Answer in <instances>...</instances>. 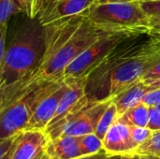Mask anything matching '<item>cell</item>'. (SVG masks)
Listing matches in <instances>:
<instances>
[{
	"label": "cell",
	"mask_w": 160,
	"mask_h": 159,
	"mask_svg": "<svg viewBox=\"0 0 160 159\" xmlns=\"http://www.w3.org/2000/svg\"><path fill=\"white\" fill-rule=\"evenodd\" d=\"M44 51V27L38 19H29L14 31L0 63V110L22 89L38 66Z\"/></svg>",
	"instance_id": "1"
},
{
	"label": "cell",
	"mask_w": 160,
	"mask_h": 159,
	"mask_svg": "<svg viewBox=\"0 0 160 159\" xmlns=\"http://www.w3.org/2000/svg\"><path fill=\"white\" fill-rule=\"evenodd\" d=\"M154 35V34H153ZM160 59V37L154 35L150 41L134 56L118 67L105 81L85 94L89 102L112 99L122 90L142 80Z\"/></svg>",
	"instance_id": "2"
},
{
	"label": "cell",
	"mask_w": 160,
	"mask_h": 159,
	"mask_svg": "<svg viewBox=\"0 0 160 159\" xmlns=\"http://www.w3.org/2000/svg\"><path fill=\"white\" fill-rule=\"evenodd\" d=\"M109 33L115 32L106 31L96 26L89 20L87 15L79 28L74 32L69 39L53 54V56L50 58L46 63L38 66L33 71V73L24 82L22 89L9 102H11L22 91H23L33 82L38 81H54L63 78L66 67L80 53L90 47L99 37Z\"/></svg>",
	"instance_id": "3"
},
{
	"label": "cell",
	"mask_w": 160,
	"mask_h": 159,
	"mask_svg": "<svg viewBox=\"0 0 160 159\" xmlns=\"http://www.w3.org/2000/svg\"><path fill=\"white\" fill-rule=\"evenodd\" d=\"M89 20L98 27L111 32L151 33V21L140 0L95 3L87 9Z\"/></svg>",
	"instance_id": "4"
},
{
	"label": "cell",
	"mask_w": 160,
	"mask_h": 159,
	"mask_svg": "<svg viewBox=\"0 0 160 159\" xmlns=\"http://www.w3.org/2000/svg\"><path fill=\"white\" fill-rule=\"evenodd\" d=\"M64 81H38L22 91L4 109L0 110V141L26 129L38 103Z\"/></svg>",
	"instance_id": "5"
},
{
	"label": "cell",
	"mask_w": 160,
	"mask_h": 159,
	"mask_svg": "<svg viewBox=\"0 0 160 159\" xmlns=\"http://www.w3.org/2000/svg\"><path fill=\"white\" fill-rule=\"evenodd\" d=\"M112 103V99L100 102H89L84 96L77 106L63 119L46 128L50 139L60 136H83L95 133L98 124Z\"/></svg>",
	"instance_id": "6"
},
{
	"label": "cell",
	"mask_w": 160,
	"mask_h": 159,
	"mask_svg": "<svg viewBox=\"0 0 160 159\" xmlns=\"http://www.w3.org/2000/svg\"><path fill=\"white\" fill-rule=\"evenodd\" d=\"M153 36L152 33H131L125 37L86 77L85 94L100 84L118 67L138 53Z\"/></svg>",
	"instance_id": "7"
},
{
	"label": "cell",
	"mask_w": 160,
	"mask_h": 159,
	"mask_svg": "<svg viewBox=\"0 0 160 159\" xmlns=\"http://www.w3.org/2000/svg\"><path fill=\"white\" fill-rule=\"evenodd\" d=\"M128 34L115 32L99 37L90 47L80 53L65 69V78H86L107 54Z\"/></svg>",
	"instance_id": "8"
},
{
	"label": "cell",
	"mask_w": 160,
	"mask_h": 159,
	"mask_svg": "<svg viewBox=\"0 0 160 159\" xmlns=\"http://www.w3.org/2000/svg\"><path fill=\"white\" fill-rule=\"evenodd\" d=\"M96 0H39V12L37 17L44 26L63 18L86 11Z\"/></svg>",
	"instance_id": "9"
},
{
	"label": "cell",
	"mask_w": 160,
	"mask_h": 159,
	"mask_svg": "<svg viewBox=\"0 0 160 159\" xmlns=\"http://www.w3.org/2000/svg\"><path fill=\"white\" fill-rule=\"evenodd\" d=\"M50 138L45 130L24 129L15 135L13 144L7 153L8 159H34L46 147Z\"/></svg>",
	"instance_id": "10"
},
{
	"label": "cell",
	"mask_w": 160,
	"mask_h": 159,
	"mask_svg": "<svg viewBox=\"0 0 160 159\" xmlns=\"http://www.w3.org/2000/svg\"><path fill=\"white\" fill-rule=\"evenodd\" d=\"M102 141L103 149L111 156L136 155L139 147L131 136L130 127L118 120L110 127Z\"/></svg>",
	"instance_id": "11"
},
{
	"label": "cell",
	"mask_w": 160,
	"mask_h": 159,
	"mask_svg": "<svg viewBox=\"0 0 160 159\" xmlns=\"http://www.w3.org/2000/svg\"><path fill=\"white\" fill-rule=\"evenodd\" d=\"M68 89V82L64 78L63 82L52 92L47 95L38 105L32 114L26 129L46 130L48 125L53 118L59 103Z\"/></svg>",
	"instance_id": "12"
},
{
	"label": "cell",
	"mask_w": 160,
	"mask_h": 159,
	"mask_svg": "<svg viewBox=\"0 0 160 159\" xmlns=\"http://www.w3.org/2000/svg\"><path fill=\"white\" fill-rule=\"evenodd\" d=\"M150 91H152L151 87L142 80H139L115 95L112 100L117 108L118 117L128 109L142 103L146 94Z\"/></svg>",
	"instance_id": "13"
},
{
	"label": "cell",
	"mask_w": 160,
	"mask_h": 159,
	"mask_svg": "<svg viewBox=\"0 0 160 159\" xmlns=\"http://www.w3.org/2000/svg\"><path fill=\"white\" fill-rule=\"evenodd\" d=\"M45 151L53 159H75L82 157L77 136L67 135L50 139Z\"/></svg>",
	"instance_id": "14"
},
{
	"label": "cell",
	"mask_w": 160,
	"mask_h": 159,
	"mask_svg": "<svg viewBox=\"0 0 160 159\" xmlns=\"http://www.w3.org/2000/svg\"><path fill=\"white\" fill-rule=\"evenodd\" d=\"M117 120L129 127H147L149 121V106L142 102L137 106L128 109L119 116Z\"/></svg>",
	"instance_id": "15"
},
{
	"label": "cell",
	"mask_w": 160,
	"mask_h": 159,
	"mask_svg": "<svg viewBox=\"0 0 160 159\" xmlns=\"http://www.w3.org/2000/svg\"><path fill=\"white\" fill-rule=\"evenodd\" d=\"M79 143L82 157L95 155L103 150V141L96 133L80 136Z\"/></svg>",
	"instance_id": "16"
},
{
	"label": "cell",
	"mask_w": 160,
	"mask_h": 159,
	"mask_svg": "<svg viewBox=\"0 0 160 159\" xmlns=\"http://www.w3.org/2000/svg\"><path fill=\"white\" fill-rule=\"evenodd\" d=\"M117 119H118L117 108L112 100V103L109 105V107L107 108V110L105 111V112L101 116L95 133L101 140H103L105 135L107 134L108 130L110 129V127L116 122Z\"/></svg>",
	"instance_id": "17"
},
{
	"label": "cell",
	"mask_w": 160,
	"mask_h": 159,
	"mask_svg": "<svg viewBox=\"0 0 160 159\" xmlns=\"http://www.w3.org/2000/svg\"><path fill=\"white\" fill-rule=\"evenodd\" d=\"M135 154L139 156L160 157V130L153 131L151 137L137 148Z\"/></svg>",
	"instance_id": "18"
},
{
	"label": "cell",
	"mask_w": 160,
	"mask_h": 159,
	"mask_svg": "<svg viewBox=\"0 0 160 159\" xmlns=\"http://www.w3.org/2000/svg\"><path fill=\"white\" fill-rule=\"evenodd\" d=\"M19 12H22V9L16 0H0V26L8 25V19Z\"/></svg>",
	"instance_id": "19"
},
{
	"label": "cell",
	"mask_w": 160,
	"mask_h": 159,
	"mask_svg": "<svg viewBox=\"0 0 160 159\" xmlns=\"http://www.w3.org/2000/svg\"><path fill=\"white\" fill-rule=\"evenodd\" d=\"M16 2L28 19H37L39 12V0H16Z\"/></svg>",
	"instance_id": "20"
},
{
	"label": "cell",
	"mask_w": 160,
	"mask_h": 159,
	"mask_svg": "<svg viewBox=\"0 0 160 159\" xmlns=\"http://www.w3.org/2000/svg\"><path fill=\"white\" fill-rule=\"evenodd\" d=\"M130 130L133 140L139 146L144 143L153 133V130H151L150 128L142 127H130Z\"/></svg>",
	"instance_id": "21"
},
{
	"label": "cell",
	"mask_w": 160,
	"mask_h": 159,
	"mask_svg": "<svg viewBox=\"0 0 160 159\" xmlns=\"http://www.w3.org/2000/svg\"><path fill=\"white\" fill-rule=\"evenodd\" d=\"M141 6L150 19L160 17V0L141 1Z\"/></svg>",
	"instance_id": "22"
},
{
	"label": "cell",
	"mask_w": 160,
	"mask_h": 159,
	"mask_svg": "<svg viewBox=\"0 0 160 159\" xmlns=\"http://www.w3.org/2000/svg\"><path fill=\"white\" fill-rule=\"evenodd\" d=\"M147 127L153 131L160 130V112L155 107H149V121Z\"/></svg>",
	"instance_id": "23"
},
{
	"label": "cell",
	"mask_w": 160,
	"mask_h": 159,
	"mask_svg": "<svg viewBox=\"0 0 160 159\" xmlns=\"http://www.w3.org/2000/svg\"><path fill=\"white\" fill-rule=\"evenodd\" d=\"M142 102L149 107L156 106L160 102V88L154 89L146 94Z\"/></svg>",
	"instance_id": "24"
},
{
	"label": "cell",
	"mask_w": 160,
	"mask_h": 159,
	"mask_svg": "<svg viewBox=\"0 0 160 159\" xmlns=\"http://www.w3.org/2000/svg\"><path fill=\"white\" fill-rule=\"evenodd\" d=\"M158 78H160V59L151 69H149L143 75L142 80L146 81V80H154V79H158Z\"/></svg>",
	"instance_id": "25"
},
{
	"label": "cell",
	"mask_w": 160,
	"mask_h": 159,
	"mask_svg": "<svg viewBox=\"0 0 160 159\" xmlns=\"http://www.w3.org/2000/svg\"><path fill=\"white\" fill-rule=\"evenodd\" d=\"M111 155L108 154L104 149L101 150L100 152L95 154V155H91V156H86V157H78V158L75 159H105L107 157H109Z\"/></svg>",
	"instance_id": "26"
},
{
	"label": "cell",
	"mask_w": 160,
	"mask_h": 159,
	"mask_svg": "<svg viewBox=\"0 0 160 159\" xmlns=\"http://www.w3.org/2000/svg\"><path fill=\"white\" fill-rule=\"evenodd\" d=\"M105 159H142V156H139V155H130V156L117 155V156H110L109 157Z\"/></svg>",
	"instance_id": "27"
},
{
	"label": "cell",
	"mask_w": 160,
	"mask_h": 159,
	"mask_svg": "<svg viewBox=\"0 0 160 159\" xmlns=\"http://www.w3.org/2000/svg\"><path fill=\"white\" fill-rule=\"evenodd\" d=\"M146 84H148L152 90L157 89V88H160V78L158 79H154V80H146L143 81Z\"/></svg>",
	"instance_id": "28"
},
{
	"label": "cell",
	"mask_w": 160,
	"mask_h": 159,
	"mask_svg": "<svg viewBox=\"0 0 160 159\" xmlns=\"http://www.w3.org/2000/svg\"><path fill=\"white\" fill-rule=\"evenodd\" d=\"M151 21V32L153 30H157L160 28V17L158 18H154V19H150Z\"/></svg>",
	"instance_id": "29"
},
{
	"label": "cell",
	"mask_w": 160,
	"mask_h": 159,
	"mask_svg": "<svg viewBox=\"0 0 160 159\" xmlns=\"http://www.w3.org/2000/svg\"><path fill=\"white\" fill-rule=\"evenodd\" d=\"M34 159H53V158H52L48 154H47V152L45 151V149L36 157V158H34Z\"/></svg>",
	"instance_id": "30"
},
{
	"label": "cell",
	"mask_w": 160,
	"mask_h": 159,
	"mask_svg": "<svg viewBox=\"0 0 160 159\" xmlns=\"http://www.w3.org/2000/svg\"><path fill=\"white\" fill-rule=\"evenodd\" d=\"M125 1H135V0H96V3H98V4H103V3H112V2H125Z\"/></svg>",
	"instance_id": "31"
},
{
	"label": "cell",
	"mask_w": 160,
	"mask_h": 159,
	"mask_svg": "<svg viewBox=\"0 0 160 159\" xmlns=\"http://www.w3.org/2000/svg\"><path fill=\"white\" fill-rule=\"evenodd\" d=\"M151 33L154 34V35H157V36H159L160 37V28L159 29H157V30H153Z\"/></svg>",
	"instance_id": "32"
},
{
	"label": "cell",
	"mask_w": 160,
	"mask_h": 159,
	"mask_svg": "<svg viewBox=\"0 0 160 159\" xmlns=\"http://www.w3.org/2000/svg\"><path fill=\"white\" fill-rule=\"evenodd\" d=\"M155 107H156V108H157V109H158V111L160 112V102L158 103V104H157V105H156Z\"/></svg>",
	"instance_id": "33"
},
{
	"label": "cell",
	"mask_w": 160,
	"mask_h": 159,
	"mask_svg": "<svg viewBox=\"0 0 160 159\" xmlns=\"http://www.w3.org/2000/svg\"><path fill=\"white\" fill-rule=\"evenodd\" d=\"M142 159H149V157H146V156H142Z\"/></svg>",
	"instance_id": "34"
},
{
	"label": "cell",
	"mask_w": 160,
	"mask_h": 159,
	"mask_svg": "<svg viewBox=\"0 0 160 159\" xmlns=\"http://www.w3.org/2000/svg\"><path fill=\"white\" fill-rule=\"evenodd\" d=\"M149 159H160V157H149Z\"/></svg>",
	"instance_id": "35"
},
{
	"label": "cell",
	"mask_w": 160,
	"mask_h": 159,
	"mask_svg": "<svg viewBox=\"0 0 160 159\" xmlns=\"http://www.w3.org/2000/svg\"><path fill=\"white\" fill-rule=\"evenodd\" d=\"M141 1H147V0H141Z\"/></svg>",
	"instance_id": "36"
}]
</instances>
